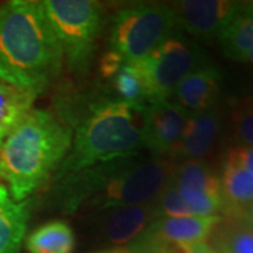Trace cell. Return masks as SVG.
Here are the masks:
<instances>
[{"instance_id": "obj_1", "label": "cell", "mask_w": 253, "mask_h": 253, "mask_svg": "<svg viewBox=\"0 0 253 253\" xmlns=\"http://www.w3.org/2000/svg\"><path fill=\"white\" fill-rule=\"evenodd\" d=\"M174 166L163 156H129L55 177L52 197L63 214L82 208H113L152 204L168 187Z\"/></svg>"}, {"instance_id": "obj_2", "label": "cell", "mask_w": 253, "mask_h": 253, "mask_svg": "<svg viewBox=\"0 0 253 253\" xmlns=\"http://www.w3.org/2000/svg\"><path fill=\"white\" fill-rule=\"evenodd\" d=\"M63 54L41 1L0 7V81L40 96L59 78Z\"/></svg>"}, {"instance_id": "obj_3", "label": "cell", "mask_w": 253, "mask_h": 253, "mask_svg": "<svg viewBox=\"0 0 253 253\" xmlns=\"http://www.w3.org/2000/svg\"><path fill=\"white\" fill-rule=\"evenodd\" d=\"M73 131L65 118L33 109L0 146V177L16 201L27 200L55 174L71 151Z\"/></svg>"}, {"instance_id": "obj_4", "label": "cell", "mask_w": 253, "mask_h": 253, "mask_svg": "<svg viewBox=\"0 0 253 253\" xmlns=\"http://www.w3.org/2000/svg\"><path fill=\"white\" fill-rule=\"evenodd\" d=\"M134 111L131 106L116 99L93 101L73 123L71 151L55 177L138 155V149L144 146Z\"/></svg>"}, {"instance_id": "obj_5", "label": "cell", "mask_w": 253, "mask_h": 253, "mask_svg": "<svg viewBox=\"0 0 253 253\" xmlns=\"http://www.w3.org/2000/svg\"><path fill=\"white\" fill-rule=\"evenodd\" d=\"M179 33L173 4L138 3L126 6L114 16L110 31V49L126 62L139 63Z\"/></svg>"}, {"instance_id": "obj_6", "label": "cell", "mask_w": 253, "mask_h": 253, "mask_svg": "<svg viewBox=\"0 0 253 253\" xmlns=\"http://www.w3.org/2000/svg\"><path fill=\"white\" fill-rule=\"evenodd\" d=\"M41 3L69 71L86 73L90 69L101 31V6L93 0H44Z\"/></svg>"}, {"instance_id": "obj_7", "label": "cell", "mask_w": 253, "mask_h": 253, "mask_svg": "<svg viewBox=\"0 0 253 253\" xmlns=\"http://www.w3.org/2000/svg\"><path fill=\"white\" fill-rule=\"evenodd\" d=\"M136 65L144 76L149 100L155 103L169 100L189 75L210 63L203 49L197 44L184 40L179 31Z\"/></svg>"}, {"instance_id": "obj_8", "label": "cell", "mask_w": 253, "mask_h": 253, "mask_svg": "<svg viewBox=\"0 0 253 253\" xmlns=\"http://www.w3.org/2000/svg\"><path fill=\"white\" fill-rule=\"evenodd\" d=\"M190 113L169 100L151 103L142 111V146L154 156L177 155Z\"/></svg>"}, {"instance_id": "obj_9", "label": "cell", "mask_w": 253, "mask_h": 253, "mask_svg": "<svg viewBox=\"0 0 253 253\" xmlns=\"http://www.w3.org/2000/svg\"><path fill=\"white\" fill-rule=\"evenodd\" d=\"M179 28L191 36L211 40L218 38L235 17L239 1L226 0H183L173 4Z\"/></svg>"}, {"instance_id": "obj_10", "label": "cell", "mask_w": 253, "mask_h": 253, "mask_svg": "<svg viewBox=\"0 0 253 253\" xmlns=\"http://www.w3.org/2000/svg\"><path fill=\"white\" fill-rule=\"evenodd\" d=\"M154 203L103 211L104 214L100 219V232L103 238L109 244L124 245L142 235L159 218Z\"/></svg>"}, {"instance_id": "obj_11", "label": "cell", "mask_w": 253, "mask_h": 253, "mask_svg": "<svg viewBox=\"0 0 253 253\" xmlns=\"http://www.w3.org/2000/svg\"><path fill=\"white\" fill-rule=\"evenodd\" d=\"M219 222L221 218L218 215L162 217L154 221L144 235L172 245L203 244Z\"/></svg>"}, {"instance_id": "obj_12", "label": "cell", "mask_w": 253, "mask_h": 253, "mask_svg": "<svg viewBox=\"0 0 253 253\" xmlns=\"http://www.w3.org/2000/svg\"><path fill=\"white\" fill-rule=\"evenodd\" d=\"M221 90L219 69L207 65L189 75L174 90L176 103L189 113H203L215 107Z\"/></svg>"}, {"instance_id": "obj_13", "label": "cell", "mask_w": 253, "mask_h": 253, "mask_svg": "<svg viewBox=\"0 0 253 253\" xmlns=\"http://www.w3.org/2000/svg\"><path fill=\"white\" fill-rule=\"evenodd\" d=\"M221 131V116L214 109L203 113H190L177 155L201 161L211 154Z\"/></svg>"}, {"instance_id": "obj_14", "label": "cell", "mask_w": 253, "mask_h": 253, "mask_svg": "<svg viewBox=\"0 0 253 253\" xmlns=\"http://www.w3.org/2000/svg\"><path fill=\"white\" fill-rule=\"evenodd\" d=\"M30 204L16 201L9 189L0 184V253H20L24 242Z\"/></svg>"}, {"instance_id": "obj_15", "label": "cell", "mask_w": 253, "mask_h": 253, "mask_svg": "<svg viewBox=\"0 0 253 253\" xmlns=\"http://www.w3.org/2000/svg\"><path fill=\"white\" fill-rule=\"evenodd\" d=\"M109 83L116 94V100L126 103L135 111L142 113L151 104L146 83L136 63H121V66L111 75Z\"/></svg>"}, {"instance_id": "obj_16", "label": "cell", "mask_w": 253, "mask_h": 253, "mask_svg": "<svg viewBox=\"0 0 253 253\" xmlns=\"http://www.w3.org/2000/svg\"><path fill=\"white\" fill-rule=\"evenodd\" d=\"M75 232L65 221H49L36 228L26 241L28 253H72Z\"/></svg>"}, {"instance_id": "obj_17", "label": "cell", "mask_w": 253, "mask_h": 253, "mask_svg": "<svg viewBox=\"0 0 253 253\" xmlns=\"http://www.w3.org/2000/svg\"><path fill=\"white\" fill-rule=\"evenodd\" d=\"M169 184L174 187H186L224 199L221 177H218L212 172V169L203 161L187 159L180 165L174 166Z\"/></svg>"}, {"instance_id": "obj_18", "label": "cell", "mask_w": 253, "mask_h": 253, "mask_svg": "<svg viewBox=\"0 0 253 253\" xmlns=\"http://www.w3.org/2000/svg\"><path fill=\"white\" fill-rule=\"evenodd\" d=\"M221 186L225 206L244 210L253 203V174L229 154L224 163Z\"/></svg>"}, {"instance_id": "obj_19", "label": "cell", "mask_w": 253, "mask_h": 253, "mask_svg": "<svg viewBox=\"0 0 253 253\" xmlns=\"http://www.w3.org/2000/svg\"><path fill=\"white\" fill-rule=\"evenodd\" d=\"M37 97L0 81V146L33 110Z\"/></svg>"}, {"instance_id": "obj_20", "label": "cell", "mask_w": 253, "mask_h": 253, "mask_svg": "<svg viewBox=\"0 0 253 253\" xmlns=\"http://www.w3.org/2000/svg\"><path fill=\"white\" fill-rule=\"evenodd\" d=\"M218 41L225 56L235 61L244 62L253 51V23L244 14L242 3L235 17L218 37Z\"/></svg>"}, {"instance_id": "obj_21", "label": "cell", "mask_w": 253, "mask_h": 253, "mask_svg": "<svg viewBox=\"0 0 253 253\" xmlns=\"http://www.w3.org/2000/svg\"><path fill=\"white\" fill-rule=\"evenodd\" d=\"M218 253H253V229L242 219H236L215 234V248Z\"/></svg>"}, {"instance_id": "obj_22", "label": "cell", "mask_w": 253, "mask_h": 253, "mask_svg": "<svg viewBox=\"0 0 253 253\" xmlns=\"http://www.w3.org/2000/svg\"><path fill=\"white\" fill-rule=\"evenodd\" d=\"M232 126L244 146L253 148V100H244L234 107Z\"/></svg>"}, {"instance_id": "obj_23", "label": "cell", "mask_w": 253, "mask_h": 253, "mask_svg": "<svg viewBox=\"0 0 253 253\" xmlns=\"http://www.w3.org/2000/svg\"><path fill=\"white\" fill-rule=\"evenodd\" d=\"M155 208L158 212V217H190L189 207L180 197L179 191L173 186L168 184V187L159 194V197L155 200Z\"/></svg>"}, {"instance_id": "obj_24", "label": "cell", "mask_w": 253, "mask_h": 253, "mask_svg": "<svg viewBox=\"0 0 253 253\" xmlns=\"http://www.w3.org/2000/svg\"><path fill=\"white\" fill-rule=\"evenodd\" d=\"M228 154L232 158H235L248 172L253 174V148H251V146H238L235 149H231Z\"/></svg>"}, {"instance_id": "obj_25", "label": "cell", "mask_w": 253, "mask_h": 253, "mask_svg": "<svg viewBox=\"0 0 253 253\" xmlns=\"http://www.w3.org/2000/svg\"><path fill=\"white\" fill-rule=\"evenodd\" d=\"M242 221H244L246 225H249L253 229V203L252 204H249L248 207L244 208V211H242V218H241Z\"/></svg>"}, {"instance_id": "obj_26", "label": "cell", "mask_w": 253, "mask_h": 253, "mask_svg": "<svg viewBox=\"0 0 253 253\" xmlns=\"http://www.w3.org/2000/svg\"><path fill=\"white\" fill-rule=\"evenodd\" d=\"M242 11H244L245 16L253 23V1L242 3Z\"/></svg>"}, {"instance_id": "obj_27", "label": "cell", "mask_w": 253, "mask_h": 253, "mask_svg": "<svg viewBox=\"0 0 253 253\" xmlns=\"http://www.w3.org/2000/svg\"><path fill=\"white\" fill-rule=\"evenodd\" d=\"M128 252L129 253H149L148 251H145L144 248H141L139 245L132 244L129 248H128Z\"/></svg>"}, {"instance_id": "obj_28", "label": "cell", "mask_w": 253, "mask_h": 253, "mask_svg": "<svg viewBox=\"0 0 253 253\" xmlns=\"http://www.w3.org/2000/svg\"><path fill=\"white\" fill-rule=\"evenodd\" d=\"M93 253H117V248H116V249H104V251H99V252Z\"/></svg>"}, {"instance_id": "obj_29", "label": "cell", "mask_w": 253, "mask_h": 253, "mask_svg": "<svg viewBox=\"0 0 253 253\" xmlns=\"http://www.w3.org/2000/svg\"><path fill=\"white\" fill-rule=\"evenodd\" d=\"M117 253H129L128 248H117Z\"/></svg>"}, {"instance_id": "obj_30", "label": "cell", "mask_w": 253, "mask_h": 253, "mask_svg": "<svg viewBox=\"0 0 253 253\" xmlns=\"http://www.w3.org/2000/svg\"><path fill=\"white\" fill-rule=\"evenodd\" d=\"M246 62H251L253 65V51L251 54L248 55V58H246Z\"/></svg>"}]
</instances>
